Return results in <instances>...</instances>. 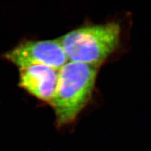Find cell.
Listing matches in <instances>:
<instances>
[{"label": "cell", "mask_w": 151, "mask_h": 151, "mask_svg": "<svg viewBox=\"0 0 151 151\" xmlns=\"http://www.w3.org/2000/svg\"><path fill=\"white\" fill-rule=\"evenodd\" d=\"M121 25L117 22L86 25L58 40L69 61L101 65L120 45Z\"/></svg>", "instance_id": "7a4b0ae2"}, {"label": "cell", "mask_w": 151, "mask_h": 151, "mask_svg": "<svg viewBox=\"0 0 151 151\" xmlns=\"http://www.w3.org/2000/svg\"><path fill=\"white\" fill-rule=\"evenodd\" d=\"M59 70L43 65L20 69L19 86L39 100L50 104L55 93Z\"/></svg>", "instance_id": "277c9868"}, {"label": "cell", "mask_w": 151, "mask_h": 151, "mask_svg": "<svg viewBox=\"0 0 151 151\" xmlns=\"http://www.w3.org/2000/svg\"><path fill=\"white\" fill-rule=\"evenodd\" d=\"M101 65L69 61L59 70L58 84L50 105L56 125L73 122L91 98Z\"/></svg>", "instance_id": "6da1fadb"}, {"label": "cell", "mask_w": 151, "mask_h": 151, "mask_svg": "<svg viewBox=\"0 0 151 151\" xmlns=\"http://www.w3.org/2000/svg\"><path fill=\"white\" fill-rule=\"evenodd\" d=\"M19 69L43 65L59 70L69 60L58 39L23 41L4 54Z\"/></svg>", "instance_id": "3957f363"}]
</instances>
